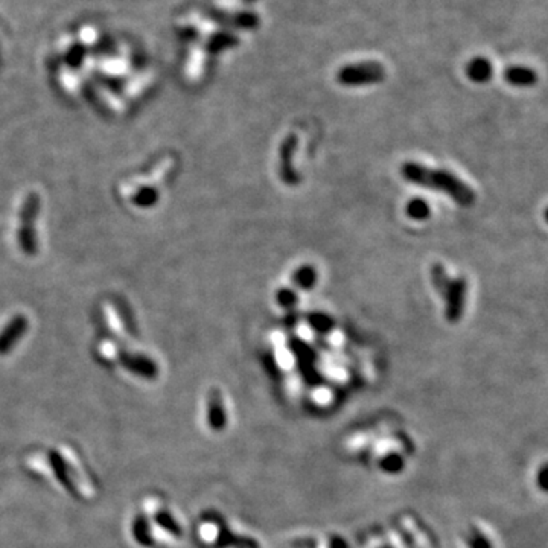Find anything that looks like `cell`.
<instances>
[{
    "mask_svg": "<svg viewBox=\"0 0 548 548\" xmlns=\"http://www.w3.org/2000/svg\"><path fill=\"white\" fill-rule=\"evenodd\" d=\"M318 273L312 265H302L294 272L293 282L297 288L311 289L317 283Z\"/></svg>",
    "mask_w": 548,
    "mask_h": 548,
    "instance_id": "8",
    "label": "cell"
},
{
    "mask_svg": "<svg viewBox=\"0 0 548 548\" xmlns=\"http://www.w3.org/2000/svg\"><path fill=\"white\" fill-rule=\"evenodd\" d=\"M446 299V318L448 322L455 323L460 320L464 309V297H466V282L464 279L449 281L445 296Z\"/></svg>",
    "mask_w": 548,
    "mask_h": 548,
    "instance_id": "3",
    "label": "cell"
},
{
    "mask_svg": "<svg viewBox=\"0 0 548 548\" xmlns=\"http://www.w3.org/2000/svg\"><path fill=\"white\" fill-rule=\"evenodd\" d=\"M235 45H238V38L235 36H230V34H217V36H213L209 41V47L213 52L224 51L227 47H233Z\"/></svg>",
    "mask_w": 548,
    "mask_h": 548,
    "instance_id": "11",
    "label": "cell"
},
{
    "mask_svg": "<svg viewBox=\"0 0 548 548\" xmlns=\"http://www.w3.org/2000/svg\"><path fill=\"white\" fill-rule=\"evenodd\" d=\"M545 218H547V221H548V211L545 212Z\"/></svg>",
    "mask_w": 548,
    "mask_h": 548,
    "instance_id": "15",
    "label": "cell"
},
{
    "mask_svg": "<svg viewBox=\"0 0 548 548\" xmlns=\"http://www.w3.org/2000/svg\"><path fill=\"white\" fill-rule=\"evenodd\" d=\"M296 150H297V137L293 134L288 136L285 141L282 142V147L279 150V157H281L279 172L283 182L289 186H296L299 183V176H297L293 165Z\"/></svg>",
    "mask_w": 548,
    "mask_h": 548,
    "instance_id": "4",
    "label": "cell"
},
{
    "mask_svg": "<svg viewBox=\"0 0 548 548\" xmlns=\"http://www.w3.org/2000/svg\"><path fill=\"white\" fill-rule=\"evenodd\" d=\"M494 73V67H492L490 61L484 57H475L468 62L466 66V75L470 81L474 82H486L492 78Z\"/></svg>",
    "mask_w": 548,
    "mask_h": 548,
    "instance_id": "5",
    "label": "cell"
},
{
    "mask_svg": "<svg viewBox=\"0 0 548 548\" xmlns=\"http://www.w3.org/2000/svg\"><path fill=\"white\" fill-rule=\"evenodd\" d=\"M385 71L379 62H359L339 69L337 81L346 87H359L367 84H377L384 81Z\"/></svg>",
    "mask_w": 548,
    "mask_h": 548,
    "instance_id": "2",
    "label": "cell"
},
{
    "mask_svg": "<svg viewBox=\"0 0 548 548\" xmlns=\"http://www.w3.org/2000/svg\"><path fill=\"white\" fill-rule=\"evenodd\" d=\"M276 300L281 305L282 308H294L297 303V294L294 289L291 288H282L277 291Z\"/></svg>",
    "mask_w": 548,
    "mask_h": 548,
    "instance_id": "13",
    "label": "cell"
},
{
    "mask_svg": "<svg viewBox=\"0 0 548 548\" xmlns=\"http://www.w3.org/2000/svg\"><path fill=\"white\" fill-rule=\"evenodd\" d=\"M504 78L512 86L530 87V86L535 84L536 80H538V76L529 67L513 66V67H509L508 71L504 72Z\"/></svg>",
    "mask_w": 548,
    "mask_h": 548,
    "instance_id": "6",
    "label": "cell"
},
{
    "mask_svg": "<svg viewBox=\"0 0 548 548\" xmlns=\"http://www.w3.org/2000/svg\"><path fill=\"white\" fill-rule=\"evenodd\" d=\"M218 20H223L228 26L239 27V29H254L259 25V17L253 12H237L230 17H218Z\"/></svg>",
    "mask_w": 548,
    "mask_h": 548,
    "instance_id": "7",
    "label": "cell"
},
{
    "mask_svg": "<svg viewBox=\"0 0 548 548\" xmlns=\"http://www.w3.org/2000/svg\"><path fill=\"white\" fill-rule=\"evenodd\" d=\"M309 323L312 328L318 332H328L332 329V326H334V320L329 315L322 314V312H317V314H311L309 315Z\"/></svg>",
    "mask_w": 548,
    "mask_h": 548,
    "instance_id": "12",
    "label": "cell"
},
{
    "mask_svg": "<svg viewBox=\"0 0 548 548\" xmlns=\"http://www.w3.org/2000/svg\"><path fill=\"white\" fill-rule=\"evenodd\" d=\"M431 279H433V285L437 289V293L440 296H445L448 285H449V277L445 272V267L442 265V263H434L433 268H431Z\"/></svg>",
    "mask_w": 548,
    "mask_h": 548,
    "instance_id": "10",
    "label": "cell"
},
{
    "mask_svg": "<svg viewBox=\"0 0 548 548\" xmlns=\"http://www.w3.org/2000/svg\"><path fill=\"white\" fill-rule=\"evenodd\" d=\"M401 176L413 184L446 192L459 204H470L474 201L473 191L445 169H433L425 165L407 162L401 166Z\"/></svg>",
    "mask_w": 548,
    "mask_h": 548,
    "instance_id": "1",
    "label": "cell"
},
{
    "mask_svg": "<svg viewBox=\"0 0 548 548\" xmlns=\"http://www.w3.org/2000/svg\"><path fill=\"white\" fill-rule=\"evenodd\" d=\"M407 215L412 219L424 221L429 217V204L422 198H413L407 204Z\"/></svg>",
    "mask_w": 548,
    "mask_h": 548,
    "instance_id": "9",
    "label": "cell"
},
{
    "mask_svg": "<svg viewBox=\"0 0 548 548\" xmlns=\"http://www.w3.org/2000/svg\"><path fill=\"white\" fill-rule=\"evenodd\" d=\"M540 484H543L544 489H548V468L540 474Z\"/></svg>",
    "mask_w": 548,
    "mask_h": 548,
    "instance_id": "14",
    "label": "cell"
}]
</instances>
